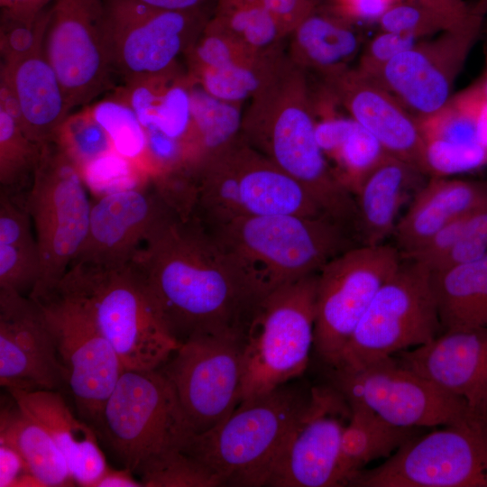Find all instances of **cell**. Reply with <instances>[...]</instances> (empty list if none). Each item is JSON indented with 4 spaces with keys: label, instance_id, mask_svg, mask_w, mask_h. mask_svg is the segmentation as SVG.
<instances>
[{
    "label": "cell",
    "instance_id": "1",
    "mask_svg": "<svg viewBox=\"0 0 487 487\" xmlns=\"http://www.w3.org/2000/svg\"><path fill=\"white\" fill-rule=\"evenodd\" d=\"M133 262L161 323L179 345L200 335L244 338L265 296L192 212L172 213Z\"/></svg>",
    "mask_w": 487,
    "mask_h": 487
},
{
    "label": "cell",
    "instance_id": "2",
    "mask_svg": "<svg viewBox=\"0 0 487 487\" xmlns=\"http://www.w3.org/2000/svg\"><path fill=\"white\" fill-rule=\"evenodd\" d=\"M253 97L241 138L299 182L331 218L355 229L354 195L340 182L316 138V121L301 72L281 65Z\"/></svg>",
    "mask_w": 487,
    "mask_h": 487
},
{
    "label": "cell",
    "instance_id": "3",
    "mask_svg": "<svg viewBox=\"0 0 487 487\" xmlns=\"http://www.w3.org/2000/svg\"><path fill=\"white\" fill-rule=\"evenodd\" d=\"M206 227L264 295L317 273L335 257L360 245L352 231L327 216L240 217Z\"/></svg>",
    "mask_w": 487,
    "mask_h": 487
},
{
    "label": "cell",
    "instance_id": "4",
    "mask_svg": "<svg viewBox=\"0 0 487 487\" xmlns=\"http://www.w3.org/2000/svg\"><path fill=\"white\" fill-rule=\"evenodd\" d=\"M312 388L291 381L243 400L212 428L189 436L183 450L211 468L224 486H266Z\"/></svg>",
    "mask_w": 487,
    "mask_h": 487
},
{
    "label": "cell",
    "instance_id": "5",
    "mask_svg": "<svg viewBox=\"0 0 487 487\" xmlns=\"http://www.w3.org/2000/svg\"><path fill=\"white\" fill-rule=\"evenodd\" d=\"M56 290L88 314L125 370L160 368L179 346L161 323L133 262L73 263Z\"/></svg>",
    "mask_w": 487,
    "mask_h": 487
},
{
    "label": "cell",
    "instance_id": "6",
    "mask_svg": "<svg viewBox=\"0 0 487 487\" xmlns=\"http://www.w3.org/2000/svg\"><path fill=\"white\" fill-rule=\"evenodd\" d=\"M191 177L192 213L206 226L260 216H327L299 182L241 136L202 160Z\"/></svg>",
    "mask_w": 487,
    "mask_h": 487
},
{
    "label": "cell",
    "instance_id": "7",
    "mask_svg": "<svg viewBox=\"0 0 487 487\" xmlns=\"http://www.w3.org/2000/svg\"><path fill=\"white\" fill-rule=\"evenodd\" d=\"M317 278L277 288L259 302L244 337L240 402L306 371L314 345Z\"/></svg>",
    "mask_w": 487,
    "mask_h": 487
},
{
    "label": "cell",
    "instance_id": "8",
    "mask_svg": "<svg viewBox=\"0 0 487 487\" xmlns=\"http://www.w3.org/2000/svg\"><path fill=\"white\" fill-rule=\"evenodd\" d=\"M94 429L122 465L133 473L153 457L183 448L194 434L161 368L124 370Z\"/></svg>",
    "mask_w": 487,
    "mask_h": 487
},
{
    "label": "cell",
    "instance_id": "9",
    "mask_svg": "<svg viewBox=\"0 0 487 487\" xmlns=\"http://www.w3.org/2000/svg\"><path fill=\"white\" fill-rule=\"evenodd\" d=\"M442 332L429 269L402 258L330 368L358 369L427 344Z\"/></svg>",
    "mask_w": 487,
    "mask_h": 487
},
{
    "label": "cell",
    "instance_id": "10",
    "mask_svg": "<svg viewBox=\"0 0 487 487\" xmlns=\"http://www.w3.org/2000/svg\"><path fill=\"white\" fill-rule=\"evenodd\" d=\"M85 182L55 142L43 147L24 198L41 263L32 298H43L57 289L86 239L92 202Z\"/></svg>",
    "mask_w": 487,
    "mask_h": 487
},
{
    "label": "cell",
    "instance_id": "11",
    "mask_svg": "<svg viewBox=\"0 0 487 487\" xmlns=\"http://www.w3.org/2000/svg\"><path fill=\"white\" fill-rule=\"evenodd\" d=\"M359 487H487V417L471 414L412 437L381 465L360 471Z\"/></svg>",
    "mask_w": 487,
    "mask_h": 487
},
{
    "label": "cell",
    "instance_id": "12",
    "mask_svg": "<svg viewBox=\"0 0 487 487\" xmlns=\"http://www.w3.org/2000/svg\"><path fill=\"white\" fill-rule=\"evenodd\" d=\"M402 262L392 244L356 245L328 262L317 278L314 345L333 366L371 301Z\"/></svg>",
    "mask_w": 487,
    "mask_h": 487
},
{
    "label": "cell",
    "instance_id": "13",
    "mask_svg": "<svg viewBox=\"0 0 487 487\" xmlns=\"http://www.w3.org/2000/svg\"><path fill=\"white\" fill-rule=\"evenodd\" d=\"M330 378L331 386L347 403L361 404L396 426H446L473 413L464 399L444 391L394 356L354 370L331 368Z\"/></svg>",
    "mask_w": 487,
    "mask_h": 487
},
{
    "label": "cell",
    "instance_id": "14",
    "mask_svg": "<svg viewBox=\"0 0 487 487\" xmlns=\"http://www.w3.org/2000/svg\"><path fill=\"white\" fill-rule=\"evenodd\" d=\"M105 5L113 69L124 82L175 67L209 21L203 8L162 10L137 0H105Z\"/></svg>",
    "mask_w": 487,
    "mask_h": 487
},
{
    "label": "cell",
    "instance_id": "15",
    "mask_svg": "<svg viewBox=\"0 0 487 487\" xmlns=\"http://www.w3.org/2000/svg\"><path fill=\"white\" fill-rule=\"evenodd\" d=\"M244 338L194 336L160 367L194 434L225 420L240 403Z\"/></svg>",
    "mask_w": 487,
    "mask_h": 487
},
{
    "label": "cell",
    "instance_id": "16",
    "mask_svg": "<svg viewBox=\"0 0 487 487\" xmlns=\"http://www.w3.org/2000/svg\"><path fill=\"white\" fill-rule=\"evenodd\" d=\"M44 49L72 112L112 87L105 0H54Z\"/></svg>",
    "mask_w": 487,
    "mask_h": 487
},
{
    "label": "cell",
    "instance_id": "17",
    "mask_svg": "<svg viewBox=\"0 0 487 487\" xmlns=\"http://www.w3.org/2000/svg\"><path fill=\"white\" fill-rule=\"evenodd\" d=\"M34 299L49 320L78 410L94 427L125 369L110 342L76 301L59 290Z\"/></svg>",
    "mask_w": 487,
    "mask_h": 487
},
{
    "label": "cell",
    "instance_id": "18",
    "mask_svg": "<svg viewBox=\"0 0 487 487\" xmlns=\"http://www.w3.org/2000/svg\"><path fill=\"white\" fill-rule=\"evenodd\" d=\"M477 1L479 9L470 21L420 40L389 61L376 78L417 118L435 114L451 98L487 14V4Z\"/></svg>",
    "mask_w": 487,
    "mask_h": 487
},
{
    "label": "cell",
    "instance_id": "19",
    "mask_svg": "<svg viewBox=\"0 0 487 487\" xmlns=\"http://www.w3.org/2000/svg\"><path fill=\"white\" fill-rule=\"evenodd\" d=\"M0 384L6 390L58 391L68 385L42 306L5 289H0Z\"/></svg>",
    "mask_w": 487,
    "mask_h": 487
},
{
    "label": "cell",
    "instance_id": "20",
    "mask_svg": "<svg viewBox=\"0 0 487 487\" xmlns=\"http://www.w3.org/2000/svg\"><path fill=\"white\" fill-rule=\"evenodd\" d=\"M349 417L350 407L335 388L313 387L310 403L289 436L266 486H339L340 443Z\"/></svg>",
    "mask_w": 487,
    "mask_h": 487
},
{
    "label": "cell",
    "instance_id": "21",
    "mask_svg": "<svg viewBox=\"0 0 487 487\" xmlns=\"http://www.w3.org/2000/svg\"><path fill=\"white\" fill-rule=\"evenodd\" d=\"M175 211L150 180L102 195L92 202L87 234L71 264L117 266L133 262L151 234Z\"/></svg>",
    "mask_w": 487,
    "mask_h": 487
},
{
    "label": "cell",
    "instance_id": "22",
    "mask_svg": "<svg viewBox=\"0 0 487 487\" xmlns=\"http://www.w3.org/2000/svg\"><path fill=\"white\" fill-rule=\"evenodd\" d=\"M401 364L487 417V326L447 329L430 342L397 353Z\"/></svg>",
    "mask_w": 487,
    "mask_h": 487
},
{
    "label": "cell",
    "instance_id": "23",
    "mask_svg": "<svg viewBox=\"0 0 487 487\" xmlns=\"http://www.w3.org/2000/svg\"><path fill=\"white\" fill-rule=\"evenodd\" d=\"M326 81L333 97L380 142L388 154L423 173L424 141L418 119L387 88L357 69H346L328 75Z\"/></svg>",
    "mask_w": 487,
    "mask_h": 487
},
{
    "label": "cell",
    "instance_id": "24",
    "mask_svg": "<svg viewBox=\"0 0 487 487\" xmlns=\"http://www.w3.org/2000/svg\"><path fill=\"white\" fill-rule=\"evenodd\" d=\"M0 83L10 89L18 104L24 133L41 147L52 143L71 110L46 56L44 42L22 59L1 63Z\"/></svg>",
    "mask_w": 487,
    "mask_h": 487
},
{
    "label": "cell",
    "instance_id": "25",
    "mask_svg": "<svg viewBox=\"0 0 487 487\" xmlns=\"http://www.w3.org/2000/svg\"><path fill=\"white\" fill-rule=\"evenodd\" d=\"M7 391L50 434L66 459L75 485L94 487L108 469L94 427L76 418L58 391Z\"/></svg>",
    "mask_w": 487,
    "mask_h": 487
},
{
    "label": "cell",
    "instance_id": "26",
    "mask_svg": "<svg viewBox=\"0 0 487 487\" xmlns=\"http://www.w3.org/2000/svg\"><path fill=\"white\" fill-rule=\"evenodd\" d=\"M487 205V179L432 177L418 190L393 233L402 256L421 247L455 219Z\"/></svg>",
    "mask_w": 487,
    "mask_h": 487
},
{
    "label": "cell",
    "instance_id": "27",
    "mask_svg": "<svg viewBox=\"0 0 487 487\" xmlns=\"http://www.w3.org/2000/svg\"><path fill=\"white\" fill-rule=\"evenodd\" d=\"M425 178L418 168L390 154L371 170L354 193L359 244H380L392 237L403 205Z\"/></svg>",
    "mask_w": 487,
    "mask_h": 487
},
{
    "label": "cell",
    "instance_id": "28",
    "mask_svg": "<svg viewBox=\"0 0 487 487\" xmlns=\"http://www.w3.org/2000/svg\"><path fill=\"white\" fill-rule=\"evenodd\" d=\"M124 83L117 91L133 108L145 132H158L183 143L197 164L199 151L191 111V77L180 75L175 66Z\"/></svg>",
    "mask_w": 487,
    "mask_h": 487
},
{
    "label": "cell",
    "instance_id": "29",
    "mask_svg": "<svg viewBox=\"0 0 487 487\" xmlns=\"http://www.w3.org/2000/svg\"><path fill=\"white\" fill-rule=\"evenodd\" d=\"M348 405L350 417L340 443L339 486H350L364 465L378 458L389 457L414 437L417 428L393 425L361 404Z\"/></svg>",
    "mask_w": 487,
    "mask_h": 487
},
{
    "label": "cell",
    "instance_id": "30",
    "mask_svg": "<svg viewBox=\"0 0 487 487\" xmlns=\"http://www.w3.org/2000/svg\"><path fill=\"white\" fill-rule=\"evenodd\" d=\"M431 282L443 331L487 326V253L431 272Z\"/></svg>",
    "mask_w": 487,
    "mask_h": 487
},
{
    "label": "cell",
    "instance_id": "31",
    "mask_svg": "<svg viewBox=\"0 0 487 487\" xmlns=\"http://www.w3.org/2000/svg\"><path fill=\"white\" fill-rule=\"evenodd\" d=\"M0 443L13 446L41 487L73 486L68 464L50 434L14 400L0 413Z\"/></svg>",
    "mask_w": 487,
    "mask_h": 487
},
{
    "label": "cell",
    "instance_id": "32",
    "mask_svg": "<svg viewBox=\"0 0 487 487\" xmlns=\"http://www.w3.org/2000/svg\"><path fill=\"white\" fill-rule=\"evenodd\" d=\"M293 33L298 65L315 69L326 76L346 69L347 62L357 53L361 41L349 20L316 12Z\"/></svg>",
    "mask_w": 487,
    "mask_h": 487
},
{
    "label": "cell",
    "instance_id": "33",
    "mask_svg": "<svg viewBox=\"0 0 487 487\" xmlns=\"http://www.w3.org/2000/svg\"><path fill=\"white\" fill-rule=\"evenodd\" d=\"M283 61L270 51L253 60L207 68L188 75L211 96L233 103L255 96L276 75Z\"/></svg>",
    "mask_w": 487,
    "mask_h": 487
},
{
    "label": "cell",
    "instance_id": "34",
    "mask_svg": "<svg viewBox=\"0 0 487 487\" xmlns=\"http://www.w3.org/2000/svg\"><path fill=\"white\" fill-rule=\"evenodd\" d=\"M190 96L199 163L240 137L243 115L240 103L228 102L211 96L193 78Z\"/></svg>",
    "mask_w": 487,
    "mask_h": 487
},
{
    "label": "cell",
    "instance_id": "35",
    "mask_svg": "<svg viewBox=\"0 0 487 487\" xmlns=\"http://www.w3.org/2000/svg\"><path fill=\"white\" fill-rule=\"evenodd\" d=\"M87 106L106 132L115 152L150 180L145 130L129 104L115 91L111 96Z\"/></svg>",
    "mask_w": 487,
    "mask_h": 487
},
{
    "label": "cell",
    "instance_id": "36",
    "mask_svg": "<svg viewBox=\"0 0 487 487\" xmlns=\"http://www.w3.org/2000/svg\"><path fill=\"white\" fill-rule=\"evenodd\" d=\"M211 20L256 53L271 51L282 38L261 0H217Z\"/></svg>",
    "mask_w": 487,
    "mask_h": 487
},
{
    "label": "cell",
    "instance_id": "37",
    "mask_svg": "<svg viewBox=\"0 0 487 487\" xmlns=\"http://www.w3.org/2000/svg\"><path fill=\"white\" fill-rule=\"evenodd\" d=\"M42 149L12 115L0 108L1 188L19 193L32 182Z\"/></svg>",
    "mask_w": 487,
    "mask_h": 487
},
{
    "label": "cell",
    "instance_id": "38",
    "mask_svg": "<svg viewBox=\"0 0 487 487\" xmlns=\"http://www.w3.org/2000/svg\"><path fill=\"white\" fill-rule=\"evenodd\" d=\"M83 172L97 161L115 152L104 128L92 115L88 106L70 113L60 126L54 142Z\"/></svg>",
    "mask_w": 487,
    "mask_h": 487
},
{
    "label": "cell",
    "instance_id": "39",
    "mask_svg": "<svg viewBox=\"0 0 487 487\" xmlns=\"http://www.w3.org/2000/svg\"><path fill=\"white\" fill-rule=\"evenodd\" d=\"M142 487H219L222 479L207 464L175 448L164 452L147 463L136 473Z\"/></svg>",
    "mask_w": 487,
    "mask_h": 487
},
{
    "label": "cell",
    "instance_id": "40",
    "mask_svg": "<svg viewBox=\"0 0 487 487\" xmlns=\"http://www.w3.org/2000/svg\"><path fill=\"white\" fill-rule=\"evenodd\" d=\"M388 154L380 142L356 121L328 156L336 163L335 174L354 195L363 178Z\"/></svg>",
    "mask_w": 487,
    "mask_h": 487
},
{
    "label": "cell",
    "instance_id": "41",
    "mask_svg": "<svg viewBox=\"0 0 487 487\" xmlns=\"http://www.w3.org/2000/svg\"><path fill=\"white\" fill-rule=\"evenodd\" d=\"M264 53V52H263ZM190 72L207 68H223L254 60L256 53L209 19L203 32L185 53Z\"/></svg>",
    "mask_w": 487,
    "mask_h": 487
},
{
    "label": "cell",
    "instance_id": "42",
    "mask_svg": "<svg viewBox=\"0 0 487 487\" xmlns=\"http://www.w3.org/2000/svg\"><path fill=\"white\" fill-rule=\"evenodd\" d=\"M487 165V149L480 144L424 141L422 171L427 178L452 177Z\"/></svg>",
    "mask_w": 487,
    "mask_h": 487
},
{
    "label": "cell",
    "instance_id": "43",
    "mask_svg": "<svg viewBox=\"0 0 487 487\" xmlns=\"http://www.w3.org/2000/svg\"><path fill=\"white\" fill-rule=\"evenodd\" d=\"M378 22L381 31L410 34L419 39L458 27L414 0L394 2Z\"/></svg>",
    "mask_w": 487,
    "mask_h": 487
},
{
    "label": "cell",
    "instance_id": "44",
    "mask_svg": "<svg viewBox=\"0 0 487 487\" xmlns=\"http://www.w3.org/2000/svg\"><path fill=\"white\" fill-rule=\"evenodd\" d=\"M50 14V9H44L36 19L23 21L1 12V63L15 61L40 47L44 42Z\"/></svg>",
    "mask_w": 487,
    "mask_h": 487
},
{
    "label": "cell",
    "instance_id": "45",
    "mask_svg": "<svg viewBox=\"0 0 487 487\" xmlns=\"http://www.w3.org/2000/svg\"><path fill=\"white\" fill-rule=\"evenodd\" d=\"M420 40L410 34L382 31L365 47L356 69L376 79L389 61L400 52L413 47Z\"/></svg>",
    "mask_w": 487,
    "mask_h": 487
},
{
    "label": "cell",
    "instance_id": "46",
    "mask_svg": "<svg viewBox=\"0 0 487 487\" xmlns=\"http://www.w3.org/2000/svg\"><path fill=\"white\" fill-rule=\"evenodd\" d=\"M263 7L276 23L281 36L293 32L309 15L316 12L312 0H261Z\"/></svg>",
    "mask_w": 487,
    "mask_h": 487
},
{
    "label": "cell",
    "instance_id": "47",
    "mask_svg": "<svg viewBox=\"0 0 487 487\" xmlns=\"http://www.w3.org/2000/svg\"><path fill=\"white\" fill-rule=\"evenodd\" d=\"M0 487H41L22 455L5 443H0Z\"/></svg>",
    "mask_w": 487,
    "mask_h": 487
},
{
    "label": "cell",
    "instance_id": "48",
    "mask_svg": "<svg viewBox=\"0 0 487 487\" xmlns=\"http://www.w3.org/2000/svg\"><path fill=\"white\" fill-rule=\"evenodd\" d=\"M398 0H335L339 15L352 20H378Z\"/></svg>",
    "mask_w": 487,
    "mask_h": 487
},
{
    "label": "cell",
    "instance_id": "49",
    "mask_svg": "<svg viewBox=\"0 0 487 487\" xmlns=\"http://www.w3.org/2000/svg\"><path fill=\"white\" fill-rule=\"evenodd\" d=\"M448 20L455 26L470 21L479 9L477 2L471 5L464 0H414Z\"/></svg>",
    "mask_w": 487,
    "mask_h": 487
},
{
    "label": "cell",
    "instance_id": "50",
    "mask_svg": "<svg viewBox=\"0 0 487 487\" xmlns=\"http://www.w3.org/2000/svg\"><path fill=\"white\" fill-rule=\"evenodd\" d=\"M52 0H5L0 4L1 11L14 18L32 21Z\"/></svg>",
    "mask_w": 487,
    "mask_h": 487
},
{
    "label": "cell",
    "instance_id": "51",
    "mask_svg": "<svg viewBox=\"0 0 487 487\" xmlns=\"http://www.w3.org/2000/svg\"><path fill=\"white\" fill-rule=\"evenodd\" d=\"M94 487H142L140 480L135 479L133 473L127 468L108 469L96 481Z\"/></svg>",
    "mask_w": 487,
    "mask_h": 487
},
{
    "label": "cell",
    "instance_id": "52",
    "mask_svg": "<svg viewBox=\"0 0 487 487\" xmlns=\"http://www.w3.org/2000/svg\"><path fill=\"white\" fill-rule=\"evenodd\" d=\"M162 10L188 11L203 8L208 0H137Z\"/></svg>",
    "mask_w": 487,
    "mask_h": 487
},
{
    "label": "cell",
    "instance_id": "53",
    "mask_svg": "<svg viewBox=\"0 0 487 487\" xmlns=\"http://www.w3.org/2000/svg\"><path fill=\"white\" fill-rule=\"evenodd\" d=\"M478 82H479L483 93L487 96V77L483 75L482 78Z\"/></svg>",
    "mask_w": 487,
    "mask_h": 487
},
{
    "label": "cell",
    "instance_id": "54",
    "mask_svg": "<svg viewBox=\"0 0 487 487\" xmlns=\"http://www.w3.org/2000/svg\"><path fill=\"white\" fill-rule=\"evenodd\" d=\"M484 76L487 77V60H486V71H485V73H484Z\"/></svg>",
    "mask_w": 487,
    "mask_h": 487
},
{
    "label": "cell",
    "instance_id": "55",
    "mask_svg": "<svg viewBox=\"0 0 487 487\" xmlns=\"http://www.w3.org/2000/svg\"><path fill=\"white\" fill-rule=\"evenodd\" d=\"M5 0H0V4L3 3Z\"/></svg>",
    "mask_w": 487,
    "mask_h": 487
}]
</instances>
